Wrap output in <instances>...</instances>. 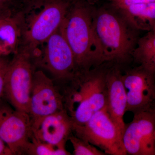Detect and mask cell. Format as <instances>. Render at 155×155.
Returning <instances> with one entry per match:
<instances>
[{
  "mask_svg": "<svg viewBox=\"0 0 155 155\" xmlns=\"http://www.w3.org/2000/svg\"><path fill=\"white\" fill-rule=\"evenodd\" d=\"M101 66L76 71L67 81L62 94L64 109L73 124H85L93 114L107 107V69Z\"/></svg>",
  "mask_w": 155,
  "mask_h": 155,
  "instance_id": "6da1fadb",
  "label": "cell"
},
{
  "mask_svg": "<svg viewBox=\"0 0 155 155\" xmlns=\"http://www.w3.org/2000/svg\"><path fill=\"white\" fill-rule=\"evenodd\" d=\"M60 29L74 54L76 71L89 70L104 63L89 9L75 7L67 15Z\"/></svg>",
  "mask_w": 155,
  "mask_h": 155,
  "instance_id": "7a4b0ae2",
  "label": "cell"
},
{
  "mask_svg": "<svg viewBox=\"0 0 155 155\" xmlns=\"http://www.w3.org/2000/svg\"><path fill=\"white\" fill-rule=\"evenodd\" d=\"M128 24L109 10L101 9L93 14V26L104 63L123 62L132 54L136 39Z\"/></svg>",
  "mask_w": 155,
  "mask_h": 155,
  "instance_id": "3957f363",
  "label": "cell"
},
{
  "mask_svg": "<svg viewBox=\"0 0 155 155\" xmlns=\"http://www.w3.org/2000/svg\"><path fill=\"white\" fill-rule=\"evenodd\" d=\"M72 133L107 155H127L122 135L111 119L107 107L93 114L85 124H73Z\"/></svg>",
  "mask_w": 155,
  "mask_h": 155,
  "instance_id": "277c9868",
  "label": "cell"
},
{
  "mask_svg": "<svg viewBox=\"0 0 155 155\" xmlns=\"http://www.w3.org/2000/svg\"><path fill=\"white\" fill-rule=\"evenodd\" d=\"M34 73L30 52L25 49L9 62L5 80L4 97L14 109L28 114Z\"/></svg>",
  "mask_w": 155,
  "mask_h": 155,
  "instance_id": "5b68a950",
  "label": "cell"
},
{
  "mask_svg": "<svg viewBox=\"0 0 155 155\" xmlns=\"http://www.w3.org/2000/svg\"><path fill=\"white\" fill-rule=\"evenodd\" d=\"M32 137V127L28 113L18 110L0 102V138L14 155L26 154Z\"/></svg>",
  "mask_w": 155,
  "mask_h": 155,
  "instance_id": "8992f818",
  "label": "cell"
},
{
  "mask_svg": "<svg viewBox=\"0 0 155 155\" xmlns=\"http://www.w3.org/2000/svg\"><path fill=\"white\" fill-rule=\"evenodd\" d=\"M122 79L127 97L126 112L152 111L155 107V73L140 65L122 73Z\"/></svg>",
  "mask_w": 155,
  "mask_h": 155,
  "instance_id": "52a82bcc",
  "label": "cell"
},
{
  "mask_svg": "<svg viewBox=\"0 0 155 155\" xmlns=\"http://www.w3.org/2000/svg\"><path fill=\"white\" fill-rule=\"evenodd\" d=\"M64 109L63 95L53 81L42 71L35 72L28 112L32 129L45 117Z\"/></svg>",
  "mask_w": 155,
  "mask_h": 155,
  "instance_id": "ba28073f",
  "label": "cell"
},
{
  "mask_svg": "<svg viewBox=\"0 0 155 155\" xmlns=\"http://www.w3.org/2000/svg\"><path fill=\"white\" fill-rule=\"evenodd\" d=\"M67 4L59 1L50 2L33 16L24 35L27 49H35L45 43L61 27L67 15Z\"/></svg>",
  "mask_w": 155,
  "mask_h": 155,
  "instance_id": "9c48e42d",
  "label": "cell"
},
{
  "mask_svg": "<svg viewBox=\"0 0 155 155\" xmlns=\"http://www.w3.org/2000/svg\"><path fill=\"white\" fill-rule=\"evenodd\" d=\"M155 116L153 111L134 114L125 125L122 141L127 155H155Z\"/></svg>",
  "mask_w": 155,
  "mask_h": 155,
  "instance_id": "30bf717a",
  "label": "cell"
},
{
  "mask_svg": "<svg viewBox=\"0 0 155 155\" xmlns=\"http://www.w3.org/2000/svg\"><path fill=\"white\" fill-rule=\"evenodd\" d=\"M45 43L40 64L58 79L69 80L76 72L75 57L60 28Z\"/></svg>",
  "mask_w": 155,
  "mask_h": 155,
  "instance_id": "8fae6325",
  "label": "cell"
},
{
  "mask_svg": "<svg viewBox=\"0 0 155 155\" xmlns=\"http://www.w3.org/2000/svg\"><path fill=\"white\" fill-rule=\"evenodd\" d=\"M73 122L65 109L49 115L32 129V137L38 141L61 147L72 132Z\"/></svg>",
  "mask_w": 155,
  "mask_h": 155,
  "instance_id": "7c38bea8",
  "label": "cell"
},
{
  "mask_svg": "<svg viewBox=\"0 0 155 155\" xmlns=\"http://www.w3.org/2000/svg\"><path fill=\"white\" fill-rule=\"evenodd\" d=\"M106 83L107 109L111 119L122 136L126 125L124 117L126 112L127 97L122 73L117 66L107 69Z\"/></svg>",
  "mask_w": 155,
  "mask_h": 155,
  "instance_id": "4fadbf2b",
  "label": "cell"
},
{
  "mask_svg": "<svg viewBox=\"0 0 155 155\" xmlns=\"http://www.w3.org/2000/svg\"><path fill=\"white\" fill-rule=\"evenodd\" d=\"M119 10L132 28L149 31L152 30L155 22V2L136 4Z\"/></svg>",
  "mask_w": 155,
  "mask_h": 155,
  "instance_id": "5bb4252c",
  "label": "cell"
},
{
  "mask_svg": "<svg viewBox=\"0 0 155 155\" xmlns=\"http://www.w3.org/2000/svg\"><path fill=\"white\" fill-rule=\"evenodd\" d=\"M5 14L0 17V56L2 57L15 52L21 32L17 17Z\"/></svg>",
  "mask_w": 155,
  "mask_h": 155,
  "instance_id": "9a60e30c",
  "label": "cell"
},
{
  "mask_svg": "<svg viewBox=\"0 0 155 155\" xmlns=\"http://www.w3.org/2000/svg\"><path fill=\"white\" fill-rule=\"evenodd\" d=\"M155 54V31H151L139 40L132 55L139 64L145 59Z\"/></svg>",
  "mask_w": 155,
  "mask_h": 155,
  "instance_id": "2e32d148",
  "label": "cell"
},
{
  "mask_svg": "<svg viewBox=\"0 0 155 155\" xmlns=\"http://www.w3.org/2000/svg\"><path fill=\"white\" fill-rule=\"evenodd\" d=\"M26 154L31 155H69L65 147L56 146L38 141L31 138Z\"/></svg>",
  "mask_w": 155,
  "mask_h": 155,
  "instance_id": "e0dca14e",
  "label": "cell"
},
{
  "mask_svg": "<svg viewBox=\"0 0 155 155\" xmlns=\"http://www.w3.org/2000/svg\"><path fill=\"white\" fill-rule=\"evenodd\" d=\"M70 140L73 148V154L75 155H105L101 150L88 142L76 136L73 133L69 136Z\"/></svg>",
  "mask_w": 155,
  "mask_h": 155,
  "instance_id": "ac0fdd59",
  "label": "cell"
},
{
  "mask_svg": "<svg viewBox=\"0 0 155 155\" xmlns=\"http://www.w3.org/2000/svg\"><path fill=\"white\" fill-rule=\"evenodd\" d=\"M5 57L0 56V102L4 97L5 80L10 62Z\"/></svg>",
  "mask_w": 155,
  "mask_h": 155,
  "instance_id": "d6986e66",
  "label": "cell"
},
{
  "mask_svg": "<svg viewBox=\"0 0 155 155\" xmlns=\"http://www.w3.org/2000/svg\"><path fill=\"white\" fill-rule=\"evenodd\" d=\"M112 2L114 7L120 10L136 4L155 2V0H112Z\"/></svg>",
  "mask_w": 155,
  "mask_h": 155,
  "instance_id": "ffe728a7",
  "label": "cell"
},
{
  "mask_svg": "<svg viewBox=\"0 0 155 155\" xmlns=\"http://www.w3.org/2000/svg\"><path fill=\"white\" fill-rule=\"evenodd\" d=\"M139 64L155 74V54L145 59Z\"/></svg>",
  "mask_w": 155,
  "mask_h": 155,
  "instance_id": "44dd1931",
  "label": "cell"
},
{
  "mask_svg": "<svg viewBox=\"0 0 155 155\" xmlns=\"http://www.w3.org/2000/svg\"><path fill=\"white\" fill-rule=\"evenodd\" d=\"M0 155H13L7 145L0 138Z\"/></svg>",
  "mask_w": 155,
  "mask_h": 155,
  "instance_id": "7402d4cb",
  "label": "cell"
},
{
  "mask_svg": "<svg viewBox=\"0 0 155 155\" xmlns=\"http://www.w3.org/2000/svg\"><path fill=\"white\" fill-rule=\"evenodd\" d=\"M10 0H0V11L9 2Z\"/></svg>",
  "mask_w": 155,
  "mask_h": 155,
  "instance_id": "603a6c76",
  "label": "cell"
},
{
  "mask_svg": "<svg viewBox=\"0 0 155 155\" xmlns=\"http://www.w3.org/2000/svg\"><path fill=\"white\" fill-rule=\"evenodd\" d=\"M3 14H4V13L2 12V11H0V17H2V15Z\"/></svg>",
  "mask_w": 155,
  "mask_h": 155,
  "instance_id": "cb8c5ba5",
  "label": "cell"
},
{
  "mask_svg": "<svg viewBox=\"0 0 155 155\" xmlns=\"http://www.w3.org/2000/svg\"><path fill=\"white\" fill-rule=\"evenodd\" d=\"M152 31H155V22L154 25L153 27L152 30Z\"/></svg>",
  "mask_w": 155,
  "mask_h": 155,
  "instance_id": "d4e9b609",
  "label": "cell"
},
{
  "mask_svg": "<svg viewBox=\"0 0 155 155\" xmlns=\"http://www.w3.org/2000/svg\"><path fill=\"white\" fill-rule=\"evenodd\" d=\"M153 112L155 116V107L154 109V110H153ZM154 135H155V132H154Z\"/></svg>",
  "mask_w": 155,
  "mask_h": 155,
  "instance_id": "484cf974",
  "label": "cell"
},
{
  "mask_svg": "<svg viewBox=\"0 0 155 155\" xmlns=\"http://www.w3.org/2000/svg\"><path fill=\"white\" fill-rule=\"evenodd\" d=\"M89 1L92 2H97V1H98V0H89Z\"/></svg>",
  "mask_w": 155,
  "mask_h": 155,
  "instance_id": "4316f807",
  "label": "cell"
}]
</instances>
